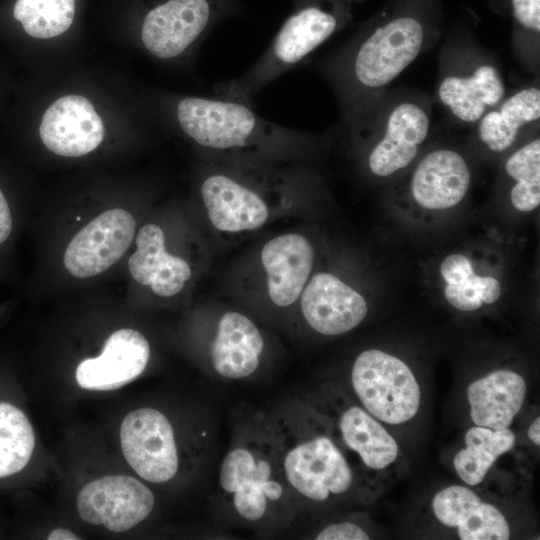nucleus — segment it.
<instances>
[{"label": "nucleus", "mask_w": 540, "mask_h": 540, "mask_svg": "<svg viewBox=\"0 0 540 540\" xmlns=\"http://www.w3.org/2000/svg\"><path fill=\"white\" fill-rule=\"evenodd\" d=\"M352 0H294V10L261 57L242 75L215 85L216 95L253 104L268 84L301 64L349 19Z\"/></svg>", "instance_id": "f257e3e1"}, {"label": "nucleus", "mask_w": 540, "mask_h": 540, "mask_svg": "<svg viewBox=\"0 0 540 540\" xmlns=\"http://www.w3.org/2000/svg\"><path fill=\"white\" fill-rule=\"evenodd\" d=\"M424 28L410 16L391 19L335 55L324 71L350 107L386 86L419 55Z\"/></svg>", "instance_id": "f03ea898"}, {"label": "nucleus", "mask_w": 540, "mask_h": 540, "mask_svg": "<svg viewBox=\"0 0 540 540\" xmlns=\"http://www.w3.org/2000/svg\"><path fill=\"white\" fill-rule=\"evenodd\" d=\"M175 118L189 139L213 151H296L309 143L306 134L258 115L253 104L219 96L183 97Z\"/></svg>", "instance_id": "7ed1b4c3"}, {"label": "nucleus", "mask_w": 540, "mask_h": 540, "mask_svg": "<svg viewBox=\"0 0 540 540\" xmlns=\"http://www.w3.org/2000/svg\"><path fill=\"white\" fill-rule=\"evenodd\" d=\"M239 11L238 0H163L146 12L141 41L153 56L175 59Z\"/></svg>", "instance_id": "20e7f679"}, {"label": "nucleus", "mask_w": 540, "mask_h": 540, "mask_svg": "<svg viewBox=\"0 0 540 540\" xmlns=\"http://www.w3.org/2000/svg\"><path fill=\"white\" fill-rule=\"evenodd\" d=\"M353 389L365 410L387 424H402L418 412L419 384L401 359L377 349L363 351L351 372Z\"/></svg>", "instance_id": "39448f33"}, {"label": "nucleus", "mask_w": 540, "mask_h": 540, "mask_svg": "<svg viewBox=\"0 0 540 540\" xmlns=\"http://www.w3.org/2000/svg\"><path fill=\"white\" fill-rule=\"evenodd\" d=\"M136 220L124 208L107 209L68 242L62 257L66 272L79 279L95 277L115 265L131 246Z\"/></svg>", "instance_id": "423d86ee"}, {"label": "nucleus", "mask_w": 540, "mask_h": 540, "mask_svg": "<svg viewBox=\"0 0 540 540\" xmlns=\"http://www.w3.org/2000/svg\"><path fill=\"white\" fill-rule=\"evenodd\" d=\"M123 455L143 479L170 480L178 469V453L171 423L160 411L140 408L128 413L120 427Z\"/></svg>", "instance_id": "0eeeda50"}, {"label": "nucleus", "mask_w": 540, "mask_h": 540, "mask_svg": "<svg viewBox=\"0 0 540 540\" xmlns=\"http://www.w3.org/2000/svg\"><path fill=\"white\" fill-rule=\"evenodd\" d=\"M155 499L139 480L126 475L105 476L86 484L76 500L82 520L124 532L148 517Z\"/></svg>", "instance_id": "6e6552de"}, {"label": "nucleus", "mask_w": 540, "mask_h": 540, "mask_svg": "<svg viewBox=\"0 0 540 540\" xmlns=\"http://www.w3.org/2000/svg\"><path fill=\"white\" fill-rule=\"evenodd\" d=\"M284 469L288 481L299 493L319 502L330 494L345 493L353 480L345 457L325 436L304 442L289 451Z\"/></svg>", "instance_id": "1a4fd4ad"}, {"label": "nucleus", "mask_w": 540, "mask_h": 540, "mask_svg": "<svg viewBox=\"0 0 540 540\" xmlns=\"http://www.w3.org/2000/svg\"><path fill=\"white\" fill-rule=\"evenodd\" d=\"M45 147L63 157H80L103 141L102 119L91 102L80 95H66L46 110L39 128Z\"/></svg>", "instance_id": "9d476101"}, {"label": "nucleus", "mask_w": 540, "mask_h": 540, "mask_svg": "<svg viewBox=\"0 0 540 540\" xmlns=\"http://www.w3.org/2000/svg\"><path fill=\"white\" fill-rule=\"evenodd\" d=\"M149 357V343L142 333L132 328L118 329L106 340L99 356L78 364L76 381L88 390H115L140 376Z\"/></svg>", "instance_id": "9b49d317"}, {"label": "nucleus", "mask_w": 540, "mask_h": 540, "mask_svg": "<svg viewBox=\"0 0 540 540\" xmlns=\"http://www.w3.org/2000/svg\"><path fill=\"white\" fill-rule=\"evenodd\" d=\"M308 324L324 335H340L358 326L366 317L365 299L330 273L314 275L301 297Z\"/></svg>", "instance_id": "f8f14e48"}, {"label": "nucleus", "mask_w": 540, "mask_h": 540, "mask_svg": "<svg viewBox=\"0 0 540 540\" xmlns=\"http://www.w3.org/2000/svg\"><path fill=\"white\" fill-rule=\"evenodd\" d=\"M430 118L419 104L405 101L395 105L386 118L383 135L368 156L370 171L387 177L407 167L426 140Z\"/></svg>", "instance_id": "ddd939ff"}, {"label": "nucleus", "mask_w": 540, "mask_h": 540, "mask_svg": "<svg viewBox=\"0 0 540 540\" xmlns=\"http://www.w3.org/2000/svg\"><path fill=\"white\" fill-rule=\"evenodd\" d=\"M200 191L210 221L218 230H252L267 220L268 207L262 196L230 174L213 172L207 175Z\"/></svg>", "instance_id": "4468645a"}, {"label": "nucleus", "mask_w": 540, "mask_h": 540, "mask_svg": "<svg viewBox=\"0 0 540 540\" xmlns=\"http://www.w3.org/2000/svg\"><path fill=\"white\" fill-rule=\"evenodd\" d=\"M432 510L442 525L457 529L461 540L510 538V526L503 513L466 486L451 485L437 492Z\"/></svg>", "instance_id": "2eb2a0df"}, {"label": "nucleus", "mask_w": 540, "mask_h": 540, "mask_svg": "<svg viewBox=\"0 0 540 540\" xmlns=\"http://www.w3.org/2000/svg\"><path fill=\"white\" fill-rule=\"evenodd\" d=\"M470 183L464 158L456 151L437 149L426 154L414 170L411 193L423 208L445 210L462 201Z\"/></svg>", "instance_id": "dca6fc26"}, {"label": "nucleus", "mask_w": 540, "mask_h": 540, "mask_svg": "<svg viewBox=\"0 0 540 540\" xmlns=\"http://www.w3.org/2000/svg\"><path fill=\"white\" fill-rule=\"evenodd\" d=\"M314 252L310 242L299 234L278 236L261 251L272 302L285 307L300 296L310 275Z\"/></svg>", "instance_id": "f3484780"}, {"label": "nucleus", "mask_w": 540, "mask_h": 540, "mask_svg": "<svg viewBox=\"0 0 540 540\" xmlns=\"http://www.w3.org/2000/svg\"><path fill=\"white\" fill-rule=\"evenodd\" d=\"M136 250L128 260L132 278L150 286L158 296L171 297L182 290L191 276L188 263L165 249L163 230L154 223L141 227L135 236Z\"/></svg>", "instance_id": "a211bd4d"}, {"label": "nucleus", "mask_w": 540, "mask_h": 540, "mask_svg": "<svg viewBox=\"0 0 540 540\" xmlns=\"http://www.w3.org/2000/svg\"><path fill=\"white\" fill-rule=\"evenodd\" d=\"M271 467L264 460H255L247 450L237 448L225 457L220 470L222 488L234 493L236 511L247 520H258L266 510L267 498L277 500L281 485L270 480Z\"/></svg>", "instance_id": "6ab92c4d"}, {"label": "nucleus", "mask_w": 540, "mask_h": 540, "mask_svg": "<svg viewBox=\"0 0 540 540\" xmlns=\"http://www.w3.org/2000/svg\"><path fill=\"white\" fill-rule=\"evenodd\" d=\"M526 392V382L519 373L509 369L490 372L467 388L471 420L492 430L508 428L521 410Z\"/></svg>", "instance_id": "aec40b11"}, {"label": "nucleus", "mask_w": 540, "mask_h": 540, "mask_svg": "<svg viewBox=\"0 0 540 540\" xmlns=\"http://www.w3.org/2000/svg\"><path fill=\"white\" fill-rule=\"evenodd\" d=\"M437 93L440 102L458 121L475 124L503 100L505 85L498 69L483 63L468 73L445 76Z\"/></svg>", "instance_id": "412c9836"}, {"label": "nucleus", "mask_w": 540, "mask_h": 540, "mask_svg": "<svg viewBox=\"0 0 540 540\" xmlns=\"http://www.w3.org/2000/svg\"><path fill=\"white\" fill-rule=\"evenodd\" d=\"M262 350V336L250 319L237 312L221 317L211 350L213 366L221 376H249L257 369Z\"/></svg>", "instance_id": "4be33fe9"}, {"label": "nucleus", "mask_w": 540, "mask_h": 540, "mask_svg": "<svg viewBox=\"0 0 540 540\" xmlns=\"http://www.w3.org/2000/svg\"><path fill=\"white\" fill-rule=\"evenodd\" d=\"M540 118V90L523 88L488 110L478 123V137L491 151L503 152L519 132Z\"/></svg>", "instance_id": "5701e85b"}, {"label": "nucleus", "mask_w": 540, "mask_h": 540, "mask_svg": "<svg viewBox=\"0 0 540 540\" xmlns=\"http://www.w3.org/2000/svg\"><path fill=\"white\" fill-rule=\"evenodd\" d=\"M339 428L344 443L359 454L368 468L384 470L398 458L396 440L365 409L358 406L346 409L341 415Z\"/></svg>", "instance_id": "b1692460"}, {"label": "nucleus", "mask_w": 540, "mask_h": 540, "mask_svg": "<svg viewBox=\"0 0 540 540\" xmlns=\"http://www.w3.org/2000/svg\"><path fill=\"white\" fill-rule=\"evenodd\" d=\"M515 441V435L509 428L471 427L464 437L465 447L453 459L457 475L469 486L478 485L497 459L513 449Z\"/></svg>", "instance_id": "393cba45"}, {"label": "nucleus", "mask_w": 540, "mask_h": 540, "mask_svg": "<svg viewBox=\"0 0 540 540\" xmlns=\"http://www.w3.org/2000/svg\"><path fill=\"white\" fill-rule=\"evenodd\" d=\"M35 447L34 430L17 407L0 402V478L20 472Z\"/></svg>", "instance_id": "a878e982"}, {"label": "nucleus", "mask_w": 540, "mask_h": 540, "mask_svg": "<svg viewBox=\"0 0 540 540\" xmlns=\"http://www.w3.org/2000/svg\"><path fill=\"white\" fill-rule=\"evenodd\" d=\"M13 15L29 36L49 39L70 28L75 0H17Z\"/></svg>", "instance_id": "bb28decb"}, {"label": "nucleus", "mask_w": 540, "mask_h": 540, "mask_svg": "<svg viewBox=\"0 0 540 540\" xmlns=\"http://www.w3.org/2000/svg\"><path fill=\"white\" fill-rule=\"evenodd\" d=\"M506 173L516 181L510 191L512 205L530 212L540 204V140L525 144L507 159Z\"/></svg>", "instance_id": "cd10ccee"}, {"label": "nucleus", "mask_w": 540, "mask_h": 540, "mask_svg": "<svg viewBox=\"0 0 540 540\" xmlns=\"http://www.w3.org/2000/svg\"><path fill=\"white\" fill-rule=\"evenodd\" d=\"M491 285V276H478L474 273L462 284H447L444 295L448 303L454 308L461 311H474L484 303Z\"/></svg>", "instance_id": "c85d7f7f"}, {"label": "nucleus", "mask_w": 540, "mask_h": 540, "mask_svg": "<svg viewBox=\"0 0 540 540\" xmlns=\"http://www.w3.org/2000/svg\"><path fill=\"white\" fill-rule=\"evenodd\" d=\"M440 273L447 284L458 285L468 280L474 274V271L471 262L466 256L451 254L442 261Z\"/></svg>", "instance_id": "c756f323"}, {"label": "nucleus", "mask_w": 540, "mask_h": 540, "mask_svg": "<svg viewBox=\"0 0 540 540\" xmlns=\"http://www.w3.org/2000/svg\"><path fill=\"white\" fill-rule=\"evenodd\" d=\"M513 16L525 29L539 33L540 0H511Z\"/></svg>", "instance_id": "7c9ffc66"}, {"label": "nucleus", "mask_w": 540, "mask_h": 540, "mask_svg": "<svg viewBox=\"0 0 540 540\" xmlns=\"http://www.w3.org/2000/svg\"><path fill=\"white\" fill-rule=\"evenodd\" d=\"M318 540H367L368 534L352 522L331 524L316 537Z\"/></svg>", "instance_id": "2f4dec72"}, {"label": "nucleus", "mask_w": 540, "mask_h": 540, "mask_svg": "<svg viewBox=\"0 0 540 540\" xmlns=\"http://www.w3.org/2000/svg\"><path fill=\"white\" fill-rule=\"evenodd\" d=\"M13 218L8 201L0 188V245L11 235Z\"/></svg>", "instance_id": "473e14b6"}, {"label": "nucleus", "mask_w": 540, "mask_h": 540, "mask_svg": "<svg viewBox=\"0 0 540 540\" xmlns=\"http://www.w3.org/2000/svg\"><path fill=\"white\" fill-rule=\"evenodd\" d=\"M49 540H79L76 534L65 528L54 529L47 537Z\"/></svg>", "instance_id": "72a5a7b5"}, {"label": "nucleus", "mask_w": 540, "mask_h": 540, "mask_svg": "<svg viewBox=\"0 0 540 540\" xmlns=\"http://www.w3.org/2000/svg\"><path fill=\"white\" fill-rule=\"evenodd\" d=\"M528 437L536 445H540V418L533 420L528 428Z\"/></svg>", "instance_id": "f704fd0d"}]
</instances>
